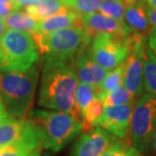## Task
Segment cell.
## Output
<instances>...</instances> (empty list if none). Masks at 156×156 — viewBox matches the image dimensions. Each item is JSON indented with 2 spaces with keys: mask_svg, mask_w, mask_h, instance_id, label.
<instances>
[{
  "mask_svg": "<svg viewBox=\"0 0 156 156\" xmlns=\"http://www.w3.org/2000/svg\"><path fill=\"white\" fill-rule=\"evenodd\" d=\"M74 62L50 55H43L38 105L46 109L58 110L74 115L77 78Z\"/></svg>",
  "mask_w": 156,
  "mask_h": 156,
  "instance_id": "6da1fadb",
  "label": "cell"
},
{
  "mask_svg": "<svg viewBox=\"0 0 156 156\" xmlns=\"http://www.w3.org/2000/svg\"><path fill=\"white\" fill-rule=\"evenodd\" d=\"M38 77V63L25 71H0V98L11 116H29Z\"/></svg>",
  "mask_w": 156,
  "mask_h": 156,
  "instance_id": "7a4b0ae2",
  "label": "cell"
},
{
  "mask_svg": "<svg viewBox=\"0 0 156 156\" xmlns=\"http://www.w3.org/2000/svg\"><path fill=\"white\" fill-rule=\"evenodd\" d=\"M42 131L44 149L55 153L66 147L83 131V123L66 112L36 109L29 117Z\"/></svg>",
  "mask_w": 156,
  "mask_h": 156,
  "instance_id": "3957f363",
  "label": "cell"
},
{
  "mask_svg": "<svg viewBox=\"0 0 156 156\" xmlns=\"http://www.w3.org/2000/svg\"><path fill=\"white\" fill-rule=\"evenodd\" d=\"M39 54L31 33L7 30L0 38V71H25L38 63Z\"/></svg>",
  "mask_w": 156,
  "mask_h": 156,
  "instance_id": "277c9868",
  "label": "cell"
},
{
  "mask_svg": "<svg viewBox=\"0 0 156 156\" xmlns=\"http://www.w3.org/2000/svg\"><path fill=\"white\" fill-rule=\"evenodd\" d=\"M39 53L74 62L90 37L83 26H72L48 34L31 33Z\"/></svg>",
  "mask_w": 156,
  "mask_h": 156,
  "instance_id": "5b68a950",
  "label": "cell"
},
{
  "mask_svg": "<svg viewBox=\"0 0 156 156\" xmlns=\"http://www.w3.org/2000/svg\"><path fill=\"white\" fill-rule=\"evenodd\" d=\"M131 144L141 154L154 146L156 138V97L142 94L135 101L129 128Z\"/></svg>",
  "mask_w": 156,
  "mask_h": 156,
  "instance_id": "8992f818",
  "label": "cell"
},
{
  "mask_svg": "<svg viewBox=\"0 0 156 156\" xmlns=\"http://www.w3.org/2000/svg\"><path fill=\"white\" fill-rule=\"evenodd\" d=\"M130 35L128 37L110 34L95 35L90 38L87 52L102 69L110 71L126 60L130 49Z\"/></svg>",
  "mask_w": 156,
  "mask_h": 156,
  "instance_id": "52a82bcc",
  "label": "cell"
},
{
  "mask_svg": "<svg viewBox=\"0 0 156 156\" xmlns=\"http://www.w3.org/2000/svg\"><path fill=\"white\" fill-rule=\"evenodd\" d=\"M147 36L132 33L130 49L123 62L122 85L137 99L144 94V56Z\"/></svg>",
  "mask_w": 156,
  "mask_h": 156,
  "instance_id": "ba28073f",
  "label": "cell"
},
{
  "mask_svg": "<svg viewBox=\"0 0 156 156\" xmlns=\"http://www.w3.org/2000/svg\"><path fill=\"white\" fill-rule=\"evenodd\" d=\"M135 101L115 107L103 108L96 127H100L118 139L124 140L129 133Z\"/></svg>",
  "mask_w": 156,
  "mask_h": 156,
  "instance_id": "9c48e42d",
  "label": "cell"
},
{
  "mask_svg": "<svg viewBox=\"0 0 156 156\" xmlns=\"http://www.w3.org/2000/svg\"><path fill=\"white\" fill-rule=\"evenodd\" d=\"M115 138L103 128L95 127L80 135L70 156H101Z\"/></svg>",
  "mask_w": 156,
  "mask_h": 156,
  "instance_id": "30bf717a",
  "label": "cell"
},
{
  "mask_svg": "<svg viewBox=\"0 0 156 156\" xmlns=\"http://www.w3.org/2000/svg\"><path fill=\"white\" fill-rule=\"evenodd\" d=\"M81 18L84 30L90 38L98 34H110L119 37H128L132 34L124 21H119L101 12H94Z\"/></svg>",
  "mask_w": 156,
  "mask_h": 156,
  "instance_id": "8fae6325",
  "label": "cell"
},
{
  "mask_svg": "<svg viewBox=\"0 0 156 156\" xmlns=\"http://www.w3.org/2000/svg\"><path fill=\"white\" fill-rule=\"evenodd\" d=\"M73 66L76 78L80 83L89 84L96 90L108 73L89 56L87 47L79 52L74 60Z\"/></svg>",
  "mask_w": 156,
  "mask_h": 156,
  "instance_id": "7c38bea8",
  "label": "cell"
},
{
  "mask_svg": "<svg viewBox=\"0 0 156 156\" xmlns=\"http://www.w3.org/2000/svg\"><path fill=\"white\" fill-rule=\"evenodd\" d=\"M72 26H83L82 18L71 9L63 6L54 15L38 21L35 32L48 34Z\"/></svg>",
  "mask_w": 156,
  "mask_h": 156,
  "instance_id": "4fadbf2b",
  "label": "cell"
},
{
  "mask_svg": "<svg viewBox=\"0 0 156 156\" xmlns=\"http://www.w3.org/2000/svg\"><path fill=\"white\" fill-rule=\"evenodd\" d=\"M124 23L132 33L147 36L151 25L146 11L145 2H136L126 5Z\"/></svg>",
  "mask_w": 156,
  "mask_h": 156,
  "instance_id": "5bb4252c",
  "label": "cell"
},
{
  "mask_svg": "<svg viewBox=\"0 0 156 156\" xmlns=\"http://www.w3.org/2000/svg\"><path fill=\"white\" fill-rule=\"evenodd\" d=\"M24 121L11 116L0 123V148L13 145L20 138Z\"/></svg>",
  "mask_w": 156,
  "mask_h": 156,
  "instance_id": "9a60e30c",
  "label": "cell"
},
{
  "mask_svg": "<svg viewBox=\"0 0 156 156\" xmlns=\"http://www.w3.org/2000/svg\"><path fill=\"white\" fill-rule=\"evenodd\" d=\"M7 30H17L33 33L37 25V20L25 11L17 10L5 18Z\"/></svg>",
  "mask_w": 156,
  "mask_h": 156,
  "instance_id": "2e32d148",
  "label": "cell"
},
{
  "mask_svg": "<svg viewBox=\"0 0 156 156\" xmlns=\"http://www.w3.org/2000/svg\"><path fill=\"white\" fill-rule=\"evenodd\" d=\"M63 6L65 5L62 0H40L36 5L25 7L24 11L40 21L54 15Z\"/></svg>",
  "mask_w": 156,
  "mask_h": 156,
  "instance_id": "e0dca14e",
  "label": "cell"
},
{
  "mask_svg": "<svg viewBox=\"0 0 156 156\" xmlns=\"http://www.w3.org/2000/svg\"><path fill=\"white\" fill-rule=\"evenodd\" d=\"M98 99L97 90L93 86L84 83H79L75 95L74 115L81 121V114L85 107L94 99Z\"/></svg>",
  "mask_w": 156,
  "mask_h": 156,
  "instance_id": "ac0fdd59",
  "label": "cell"
},
{
  "mask_svg": "<svg viewBox=\"0 0 156 156\" xmlns=\"http://www.w3.org/2000/svg\"><path fill=\"white\" fill-rule=\"evenodd\" d=\"M144 89L156 97V57L147 44L144 56Z\"/></svg>",
  "mask_w": 156,
  "mask_h": 156,
  "instance_id": "d6986e66",
  "label": "cell"
},
{
  "mask_svg": "<svg viewBox=\"0 0 156 156\" xmlns=\"http://www.w3.org/2000/svg\"><path fill=\"white\" fill-rule=\"evenodd\" d=\"M103 110L102 102L99 99L91 101L83 108L81 114V122L83 123V131L88 132L96 127Z\"/></svg>",
  "mask_w": 156,
  "mask_h": 156,
  "instance_id": "ffe728a7",
  "label": "cell"
},
{
  "mask_svg": "<svg viewBox=\"0 0 156 156\" xmlns=\"http://www.w3.org/2000/svg\"><path fill=\"white\" fill-rule=\"evenodd\" d=\"M123 69H124V66L122 63L115 69H112L110 71H108L103 81L101 82V85L97 89L99 100H101L103 96L107 95L108 92H110L111 90L116 89L120 85H122Z\"/></svg>",
  "mask_w": 156,
  "mask_h": 156,
  "instance_id": "44dd1931",
  "label": "cell"
},
{
  "mask_svg": "<svg viewBox=\"0 0 156 156\" xmlns=\"http://www.w3.org/2000/svg\"><path fill=\"white\" fill-rule=\"evenodd\" d=\"M136 100L137 99L123 85H120L104 95L101 101L102 102L103 108H107L120 106Z\"/></svg>",
  "mask_w": 156,
  "mask_h": 156,
  "instance_id": "7402d4cb",
  "label": "cell"
},
{
  "mask_svg": "<svg viewBox=\"0 0 156 156\" xmlns=\"http://www.w3.org/2000/svg\"><path fill=\"white\" fill-rule=\"evenodd\" d=\"M101 156H142L132 144L115 138Z\"/></svg>",
  "mask_w": 156,
  "mask_h": 156,
  "instance_id": "603a6c76",
  "label": "cell"
},
{
  "mask_svg": "<svg viewBox=\"0 0 156 156\" xmlns=\"http://www.w3.org/2000/svg\"><path fill=\"white\" fill-rule=\"evenodd\" d=\"M64 5L80 17H84L99 10L102 0H62Z\"/></svg>",
  "mask_w": 156,
  "mask_h": 156,
  "instance_id": "cb8c5ba5",
  "label": "cell"
},
{
  "mask_svg": "<svg viewBox=\"0 0 156 156\" xmlns=\"http://www.w3.org/2000/svg\"><path fill=\"white\" fill-rule=\"evenodd\" d=\"M125 9L126 5L123 0H102L99 11L108 17L119 21H124Z\"/></svg>",
  "mask_w": 156,
  "mask_h": 156,
  "instance_id": "d4e9b609",
  "label": "cell"
},
{
  "mask_svg": "<svg viewBox=\"0 0 156 156\" xmlns=\"http://www.w3.org/2000/svg\"><path fill=\"white\" fill-rule=\"evenodd\" d=\"M43 149H35L18 139L13 145L0 148V156H41Z\"/></svg>",
  "mask_w": 156,
  "mask_h": 156,
  "instance_id": "484cf974",
  "label": "cell"
},
{
  "mask_svg": "<svg viewBox=\"0 0 156 156\" xmlns=\"http://www.w3.org/2000/svg\"><path fill=\"white\" fill-rule=\"evenodd\" d=\"M147 44L156 57V28H152L147 35Z\"/></svg>",
  "mask_w": 156,
  "mask_h": 156,
  "instance_id": "4316f807",
  "label": "cell"
},
{
  "mask_svg": "<svg viewBox=\"0 0 156 156\" xmlns=\"http://www.w3.org/2000/svg\"><path fill=\"white\" fill-rule=\"evenodd\" d=\"M17 11V8L13 3H6V4H0V17L5 18L9 16L12 11Z\"/></svg>",
  "mask_w": 156,
  "mask_h": 156,
  "instance_id": "83f0119b",
  "label": "cell"
},
{
  "mask_svg": "<svg viewBox=\"0 0 156 156\" xmlns=\"http://www.w3.org/2000/svg\"><path fill=\"white\" fill-rule=\"evenodd\" d=\"M17 10H20L21 8H25L27 6L33 5L38 3L39 0H13Z\"/></svg>",
  "mask_w": 156,
  "mask_h": 156,
  "instance_id": "f1b7e54d",
  "label": "cell"
},
{
  "mask_svg": "<svg viewBox=\"0 0 156 156\" xmlns=\"http://www.w3.org/2000/svg\"><path fill=\"white\" fill-rule=\"evenodd\" d=\"M146 11H147V18H148L151 27L156 28V11L152 10L146 5Z\"/></svg>",
  "mask_w": 156,
  "mask_h": 156,
  "instance_id": "f546056e",
  "label": "cell"
},
{
  "mask_svg": "<svg viewBox=\"0 0 156 156\" xmlns=\"http://www.w3.org/2000/svg\"><path fill=\"white\" fill-rule=\"evenodd\" d=\"M11 115L9 114L8 110L6 109L5 106L3 102V101L0 98V123L3 122L4 121L7 120L8 118H10Z\"/></svg>",
  "mask_w": 156,
  "mask_h": 156,
  "instance_id": "4dcf8cb0",
  "label": "cell"
},
{
  "mask_svg": "<svg viewBox=\"0 0 156 156\" xmlns=\"http://www.w3.org/2000/svg\"><path fill=\"white\" fill-rule=\"evenodd\" d=\"M7 30L5 25V18H2L0 17V38L2 37V36L5 33V31Z\"/></svg>",
  "mask_w": 156,
  "mask_h": 156,
  "instance_id": "1f68e13d",
  "label": "cell"
},
{
  "mask_svg": "<svg viewBox=\"0 0 156 156\" xmlns=\"http://www.w3.org/2000/svg\"><path fill=\"white\" fill-rule=\"evenodd\" d=\"M145 3L148 8L156 11V0H145Z\"/></svg>",
  "mask_w": 156,
  "mask_h": 156,
  "instance_id": "d6a6232c",
  "label": "cell"
},
{
  "mask_svg": "<svg viewBox=\"0 0 156 156\" xmlns=\"http://www.w3.org/2000/svg\"><path fill=\"white\" fill-rule=\"evenodd\" d=\"M6 3H13V0H0V4H6Z\"/></svg>",
  "mask_w": 156,
  "mask_h": 156,
  "instance_id": "836d02e7",
  "label": "cell"
},
{
  "mask_svg": "<svg viewBox=\"0 0 156 156\" xmlns=\"http://www.w3.org/2000/svg\"><path fill=\"white\" fill-rule=\"evenodd\" d=\"M41 156H51V155H50L49 154H42Z\"/></svg>",
  "mask_w": 156,
  "mask_h": 156,
  "instance_id": "e575fe53",
  "label": "cell"
},
{
  "mask_svg": "<svg viewBox=\"0 0 156 156\" xmlns=\"http://www.w3.org/2000/svg\"><path fill=\"white\" fill-rule=\"evenodd\" d=\"M154 146L155 147V148H156V138H155V140H154Z\"/></svg>",
  "mask_w": 156,
  "mask_h": 156,
  "instance_id": "d590c367",
  "label": "cell"
},
{
  "mask_svg": "<svg viewBox=\"0 0 156 156\" xmlns=\"http://www.w3.org/2000/svg\"><path fill=\"white\" fill-rule=\"evenodd\" d=\"M39 1H40V0H39Z\"/></svg>",
  "mask_w": 156,
  "mask_h": 156,
  "instance_id": "8d00e7d4",
  "label": "cell"
}]
</instances>
